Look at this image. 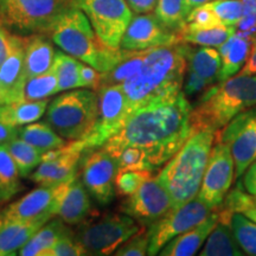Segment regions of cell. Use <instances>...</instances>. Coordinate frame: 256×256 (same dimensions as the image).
<instances>
[{"label": "cell", "instance_id": "6da1fadb", "mask_svg": "<svg viewBox=\"0 0 256 256\" xmlns=\"http://www.w3.org/2000/svg\"><path fill=\"white\" fill-rule=\"evenodd\" d=\"M192 106L183 90L136 108L119 133L104 144L110 154L126 146L142 150L153 170L165 165L194 132Z\"/></svg>", "mask_w": 256, "mask_h": 256}, {"label": "cell", "instance_id": "7a4b0ae2", "mask_svg": "<svg viewBox=\"0 0 256 256\" xmlns=\"http://www.w3.org/2000/svg\"><path fill=\"white\" fill-rule=\"evenodd\" d=\"M188 43L145 50L142 69L121 84L130 113L160 96L177 94L188 70Z\"/></svg>", "mask_w": 256, "mask_h": 256}, {"label": "cell", "instance_id": "3957f363", "mask_svg": "<svg viewBox=\"0 0 256 256\" xmlns=\"http://www.w3.org/2000/svg\"><path fill=\"white\" fill-rule=\"evenodd\" d=\"M256 108V75L240 72L226 81L211 84L203 92L191 121L194 132L216 130L228 124L236 115Z\"/></svg>", "mask_w": 256, "mask_h": 256}, {"label": "cell", "instance_id": "277c9868", "mask_svg": "<svg viewBox=\"0 0 256 256\" xmlns=\"http://www.w3.org/2000/svg\"><path fill=\"white\" fill-rule=\"evenodd\" d=\"M60 50L100 72L110 70L121 62L128 50L110 49L98 40L90 22L81 8L74 6L57 18L48 32Z\"/></svg>", "mask_w": 256, "mask_h": 256}, {"label": "cell", "instance_id": "5b68a950", "mask_svg": "<svg viewBox=\"0 0 256 256\" xmlns=\"http://www.w3.org/2000/svg\"><path fill=\"white\" fill-rule=\"evenodd\" d=\"M214 142L215 133L209 130L194 133L156 177L171 196L174 208L197 197Z\"/></svg>", "mask_w": 256, "mask_h": 256}, {"label": "cell", "instance_id": "8992f818", "mask_svg": "<svg viewBox=\"0 0 256 256\" xmlns=\"http://www.w3.org/2000/svg\"><path fill=\"white\" fill-rule=\"evenodd\" d=\"M98 96L92 89L78 88L62 92L49 102L46 121L68 142L84 140L98 116Z\"/></svg>", "mask_w": 256, "mask_h": 256}, {"label": "cell", "instance_id": "52a82bcc", "mask_svg": "<svg viewBox=\"0 0 256 256\" xmlns=\"http://www.w3.org/2000/svg\"><path fill=\"white\" fill-rule=\"evenodd\" d=\"M76 0H0V23L19 36L46 34Z\"/></svg>", "mask_w": 256, "mask_h": 256}, {"label": "cell", "instance_id": "ba28073f", "mask_svg": "<svg viewBox=\"0 0 256 256\" xmlns=\"http://www.w3.org/2000/svg\"><path fill=\"white\" fill-rule=\"evenodd\" d=\"M142 226L126 214H110L98 220L82 223L76 238L88 255H110Z\"/></svg>", "mask_w": 256, "mask_h": 256}, {"label": "cell", "instance_id": "9c48e42d", "mask_svg": "<svg viewBox=\"0 0 256 256\" xmlns=\"http://www.w3.org/2000/svg\"><path fill=\"white\" fill-rule=\"evenodd\" d=\"M90 22L98 40L110 49H120L121 40L133 12L126 0H76Z\"/></svg>", "mask_w": 256, "mask_h": 256}, {"label": "cell", "instance_id": "30bf717a", "mask_svg": "<svg viewBox=\"0 0 256 256\" xmlns=\"http://www.w3.org/2000/svg\"><path fill=\"white\" fill-rule=\"evenodd\" d=\"M98 116L92 132L83 142L88 150L100 148L119 133L130 116L126 94L121 84L102 86L98 90Z\"/></svg>", "mask_w": 256, "mask_h": 256}, {"label": "cell", "instance_id": "8fae6325", "mask_svg": "<svg viewBox=\"0 0 256 256\" xmlns=\"http://www.w3.org/2000/svg\"><path fill=\"white\" fill-rule=\"evenodd\" d=\"M215 142L229 147L235 162V179L241 178L256 162V108L236 115L228 124L215 132Z\"/></svg>", "mask_w": 256, "mask_h": 256}, {"label": "cell", "instance_id": "7c38bea8", "mask_svg": "<svg viewBox=\"0 0 256 256\" xmlns=\"http://www.w3.org/2000/svg\"><path fill=\"white\" fill-rule=\"evenodd\" d=\"M209 206L196 197L178 208H172L162 218L150 224V246L147 255H158L166 243L194 226L200 224L212 212Z\"/></svg>", "mask_w": 256, "mask_h": 256}, {"label": "cell", "instance_id": "4fadbf2b", "mask_svg": "<svg viewBox=\"0 0 256 256\" xmlns=\"http://www.w3.org/2000/svg\"><path fill=\"white\" fill-rule=\"evenodd\" d=\"M234 179L235 162L229 147L220 142H214L197 197L211 210H216L223 203Z\"/></svg>", "mask_w": 256, "mask_h": 256}, {"label": "cell", "instance_id": "5bb4252c", "mask_svg": "<svg viewBox=\"0 0 256 256\" xmlns=\"http://www.w3.org/2000/svg\"><path fill=\"white\" fill-rule=\"evenodd\" d=\"M86 158L80 160L81 180L92 198L102 206H108L115 198V177L118 162L104 147L88 150Z\"/></svg>", "mask_w": 256, "mask_h": 256}, {"label": "cell", "instance_id": "9a60e30c", "mask_svg": "<svg viewBox=\"0 0 256 256\" xmlns=\"http://www.w3.org/2000/svg\"><path fill=\"white\" fill-rule=\"evenodd\" d=\"M172 208L174 202L168 192L158 179L151 177L121 203L120 211L147 226L162 218Z\"/></svg>", "mask_w": 256, "mask_h": 256}, {"label": "cell", "instance_id": "2e32d148", "mask_svg": "<svg viewBox=\"0 0 256 256\" xmlns=\"http://www.w3.org/2000/svg\"><path fill=\"white\" fill-rule=\"evenodd\" d=\"M177 43H180L178 34L165 28L154 14H144L132 18L121 40L120 48L128 51H142Z\"/></svg>", "mask_w": 256, "mask_h": 256}, {"label": "cell", "instance_id": "e0dca14e", "mask_svg": "<svg viewBox=\"0 0 256 256\" xmlns=\"http://www.w3.org/2000/svg\"><path fill=\"white\" fill-rule=\"evenodd\" d=\"M92 208V196L81 179L75 177L55 186L51 212L68 226L82 224L90 215Z\"/></svg>", "mask_w": 256, "mask_h": 256}, {"label": "cell", "instance_id": "ac0fdd59", "mask_svg": "<svg viewBox=\"0 0 256 256\" xmlns=\"http://www.w3.org/2000/svg\"><path fill=\"white\" fill-rule=\"evenodd\" d=\"M87 147L83 140L69 142L60 156L42 162L30 174V179L40 186H56L78 177L80 160Z\"/></svg>", "mask_w": 256, "mask_h": 256}, {"label": "cell", "instance_id": "d6986e66", "mask_svg": "<svg viewBox=\"0 0 256 256\" xmlns=\"http://www.w3.org/2000/svg\"><path fill=\"white\" fill-rule=\"evenodd\" d=\"M26 37L12 34V46L4 62L0 64V89L2 104L24 100L23 92L26 82L24 66Z\"/></svg>", "mask_w": 256, "mask_h": 256}, {"label": "cell", "instance_id": "ffe728a7", "mask_svg": "<svg viewBox=\"0 0 256 256\" xmlns=\"http://www.w3.org/2000/svg\"><path fill=\"white\" fill-rule=\"evenodd\" d=\"M55 186H40L18 200L0 210V218L8 220H31L46 215H52ZM55 217V216H54Z\"/></svg>", "mask_w": 256, "mask_h": 256}, {"label": "cell", "instance_id": "44dd1931", "mask_svg": "<svg viewBox=\"0 0 256 256\" xmlns=\"http://www.w3.org/2000/svg\"><path fill=\"white\" fill-rule=\"evenodd\" d=\"M218 223V211L214 210L206 220L194 226L188 232L176 236L160 249L162 256H192L196 255L202 246L206 241L208 236Z\"/></svg>", "mask_w": 256, "mask_h": 256}, {"label": "cell", "instance_id": "7402d4cb", "mask_svg": "<svg viewBox=\"0 0 256 256\" xmlns=\"http://www.w3.org/2000/svg\"><path fill=\"white\" fill-rule=\"evenodd\" d=\"M52 217L46 215L31 220L0 218V256L17 255L19 249Z\"/></svg>", "mask_w": 256, "mask_h": 256}, {"label": "cell", "instance_id": "603a6c76", "mask_svg": "<svg viewBox=\"0 0 256 256\" xmlns=\"http://www.w3.org/2000/svg\"><path fill=\"white\" fill-rule=\"evenodd\" d=\"M25 37L24 66L25 76L28 80L46 72L52 66L56 50L49 34H34Z\"/></svg>", "mask_w": 256, "mask_h": 256}, {"label": "cell", "instance_id": "cb8c5ba5", "mask_svg": "<svg viewBox=\"0 0 256 256\" xmlns=\"http://www.w3.org/2000/svg\"><path fill=\"white\" fill-rule=\"evenodd\" d=\"M252 44V38L242 36L236 32L223 44H220L218 52L222 60V66H220V81H226L241 72L250 54Z\"/></svg>", "mask_w": 256, "mask_h": 256}, {"label": "cell", "instance_id": "d4e9b609", "mask_svg": "<svg viewBox=\"0 0 256 256\" xmlns=\"http://www.w3.org/2000/svg\"><path fill=\"white\" fill-rule=\"evenodd\" d=\"M68 224L60 217L51 218L34 234L28 241L18 250L20 256H48L51 248L62 238L64 234L70 232Z\"/></svg>", "mask_w": 256, "mask_h": 256}, {"label": "cell", "instance_id": "484cf974", "mask_svg": "<svg viewBox=\"0 0 256 256\" xmlns=\"http://www.w3.org/2000/svg\"><path fill=\"white\" fill-rule=\"evenodd\" d=\"M188 68L197 74L208 84H215L220 81L222 60L218 50L211 46H200L194 49L188 46Z\"/></svg>", "mask_w": 256, "mask_h": 256}, {"label": "cell", "instance_id": "4316f807", "mask_svg": "<svg viewBox=\"0 0 256 256\" xmlns=\"http://www.w3.org/2000/svg\"><path fill=\"white\" fill-rule=\"evenodd\" d=\"M49 100L38 101H16L10 104H0V121L14 127H22L25 124L38 121L46 114Z\"/></svg>", "mask_w": 256, "mask_h": 256}, {"label": "cell", "instance_id": "83f0119b", "mask_svg": "<svg viewBox=\"0 0 256 256\" xmlns=\"http://www.w3.org/2000/svg\"><path fill=\"white\" fill-rule=\"evenodd\" d=\"M200 256H242L246 255L234 235L232 222L220 220L208 236Z\"/></svg>", "mask_w": 256, "mask_h": 256}, {"label": "cell", "instance_id": "f1b7e54d", "mask_svg": "<svg viewBox=\"0 0 256 256\" xmlns=\"http://www.w3.org/2000/svg\"><path fill=\"white\" fill-rule=\"evenodd\" d=\"M18 136L43 153L68 144L46 121H34L19 127Z\"/></svg>", "mask_w": 256, "mask_h": 256}, {"label": "cell", "instance_id": "f546056e", "mask_svg": "<svg viewBox=\"0 0 256 256\" xmlns=\"http://www.w3.org/2000/svg\"><path fill=\"white\" fill-rule=\"evenodd\" d=\"M23 188L17 166L2 144L0 145V204L11 200Z\"/></svg>", "mask_w": 256, "mask_h": 256}, {"label": "cell", "instance_id": "4dcf8cb0", "mask_svg": "<svg viewBox=\"0 0 256 256\" xmlns=\"http://www.w3.org/2000/svg\"><path fill=\"white\" fill-rule=\"evenodd\" d=\"M8 148L16 166H17L20 178H28L37 166L42 162L43 152L24 142L20 138H16L11 142L4 144Z\"/></svg>", "mask_w": 256, "mask_h": 256}, {"label": "cell", "instance_id": "1f68e13d", "mask_svg": "<svg viewBox=\"0 0 256 256\" xmlns=\"http://www.w3.org/2000/svg\"><path fill=\"white\" fill-rule=\"evenodd\" d=\"M235 32V26H228V25H218L210 28H188L185 26L179 32V37L183 43L218 48Z\"/></svg>", "mask_w": 256, "mask_h": 256}, {"label": "cell", "instance_id": "d6a6232c", "mask_svg": "<svg viewBox=\"0 0 256 256\" xmlns=\"http://www.w3.org/2000/svg\"><path fill=\"white\" fill-rule=\"evenodd\" d=\"M81 63V60L72 55H68L62 50L56 51L52 68L57 76V83H58L57 90L58 92L81 88V82H80Z\"/></svg>", "mask_w": 256, "mask_h": 256}, {"label": "cell", "instance_id": "836d02e7", "mask_svg": "<svg viewBox=\"0 0 256 256\" xmlns=\"http://www.w3.org/2000/svg\"><path fill=\"white\" fill-rule=\"evenodd\" d=\"M144 58H145V50L128 51L126 57L121 62L108 72H102V86L122 84L142 69Z\"/></svg>", "mask_w": 256, "mask_h": 256}, {"label": "cell", "instance_id": "e575fe53", "mask_svg": "<svg viewBox=\"0 0 256 256\" xmlns=\"http://www.w3.org/2000/svg\"><path fill=\"white\" fill-rule=\"evenodd\" d=\"M154 16L165 28L178 34L186 25L183 0H158Z\"/></svg>", "mask_w": 256, "mask_h": 256}, {"label": "cell", "instance_id": "d590c367", "mask_svg": "<svg viewBox=\"0 0 256 256\" xmlns=\"http://www.w3.org/2000/svg\"><path fill=\"white\" fill-rule=\"evenodd\" d=\"M57 76L52 66L46 72L26 80L24 86L23 98L28 101H38L49 98L58 92Z\"/></svg>", "mask_w": 256, "mask_h": 256}, {"label": "cell", "instance_id": "8d00e7d4", "mask_svg": "<svg viewBox=\"0 0 256 256\" xmlns=\"http://www.w3.org/2000/svg\"><path fill=\"white\" fill-rule=\"evenodd\" d=\"M232 229L244 254L256 256V222L236 212L232 216Z\"/></svg>", "mask_w": 256, "mask_h": 256}, {"label": "cell", "instance_id": "74e56055", "mask_svg": "<svg viewBox=\"0 0 256 256\" xmlns=\"http://www.w3.org/2000/svg\"><path fill=\"white\" fill-rule=\"evenodd\" d=\"M152 171L148 170H119L115 177V191L120 196H130L148 180Z\"/></svg>", "mask_w": 256, "mask_h": 256}, {"label": "cell", "instance_id": "f35d334b", "mask_svg": "<svg viewBox=\"0 0 256 256\" xmlns=\"http://www.w3.org/2000/svg\"><path fill=\"white\" fill-rule=\"evenodd\" d=\"M206 5L212 10L220 23L228 26H235L243 14L242 0H211Z\"/></svg>", "mask_w": 256, "mask_h": 256}, {"label": "cell", "instance_id": "ab89813d", "mask_svg": "<svg viewBox=\"0 0 256 256\" xmlns=\"http://www.w3.org/2000/svg\"><path fill=\"white\" fill-rule=\"evenodd\" d=\"M112 156L116 159L119 170H148V171H152L145 152L138 147L126 146Z\"/></svg>", "mask_w": 256, "mask_h": 256}, {"label": "cell", "instance_id": "60d3db41", "mask_svg": "<svg viewBox=\"0 0 256 256\" xmlns=\"http://www.w3.org/2000/svg\"><path fill=\"white\" fill-rule=\"evenodd\" d=\"M252 208H254L252 194H247V192L244 191V186H242L241 183H238V186L234 188L232 191L226 194L218 209L229 214V215H234L236 212L243 214Z\"/></svg>", "mask_w": 256, "mask_h": 256}, {"label": "cell", "instance_id": "b9f144b4", "mask_svg": "<svg viewBox=\"0 0 256 256\" xmlns=\"http://www.w3.org/2000/svg\"><path fill=\"white\" fill-rule=\"evenodd\" d=\"M150 235L146 226H142V229L132 238H130L126 242L122 243L114 255L116 256H145L148 252Z\"/></svg>", "mask_w": 256, "mask_h": 256}, {"label": "cell", "instance_id": "7bdbcfd3", "mask_svg": "<svg viewBox=\"0 0 256 256\" xmlns=\"http://www.w3.org/2000/svg\"><path fill=\"white\" fill-rule=\"evenodd\" d=\"M223 25L218 17L214 14L206 4L194 8L186 17V25L188 28H210Z\"/></svg>", "mask_w": 256, "mask_h": 256}, {"label": "cell", "instance_id": "ee69618b", "mask_svg": "<svg viewBox=\"0 0 256 256\" xmlns=\"http://www.w3.org/2000/svg\"><path fill=\"white\" fill-rule=\"evenodd\" d=\"M88 255L87 250L78 241L72 230L60 238L56 244L51 248L48 256H82Z\"/></svg>", "mask_w": 256, "mask_h": 256}, {"label": "cell", "instance_id": "f6af8a7d", "mask_svg": "<svg viewBox=\"0 0 256 256\" xmlns=\"http://www.w3.org/2000/svg\"><path fill=\"white\" fill-rule=\"evenodd\" d=\"M80 82L81 88L98 92L102 86V72L82 62L80 66Z\"/></svg>", "mask_w": 256, "mask_h": 256}, {"label": "cell", "instance_id": "bcb514c9", "mask_svg": "<svg viewBox=\"0 0 256 256\" xmlns=\"http://www.w3.org/2000/svg\"><path fill=\"white\" fill-rule=\"evenodd\" d=\"M184 92L188 96H196L200 94H203L208 88L210 87L208 83L204 81L203 78H200L196 72H192L191 69L188 70L186 80L184 78Z\"/></svg>", "mask_w": 256, "mask_h": 256}, {"label": "cell", "instance_id": "7dc6e473", "mask_svg": "<svg viewBox=\"0 0 256 256\" xmlns=\"http://www.w3.org/2000/svg\"><path fill=\"white\" fill-rule=\"evenodd\" d=\"M158 0H126L127 5L132 10L133 14H144L154 11Z\"/></svg>", "mask_w": 256, "mask_h": 256}, {"label": "cell", "instance_id": "c3c4849f", "mask_svg": "<svg viewBox=\"0 0 256 256\" xmlns=\"http://www.w3.org/2000/svg\"><path fill=\"white\" fill-rule=\"evenodd\" d=\"M12 32L0 23V64L4 62L12 46Z\"/></svg>", "mask_w": 256, "mask_h": 256}, {"label": "cell", "instance_id": "681fc988", "mask_svg": "<svg viewBox=\"0 0 256 256\" xmlns=\"http://www.w3.org/2000/svg\"><path fill=\"white\" fill-rule=\"evenodd\" d=\"M243 186L248 194L256 196V162H252L243 174Z\"/></svg>", "mask_w": 256, "mask_h": 256}, {"label": "cell", "instance_id": "f907efd6", "mask_svg": "<svg viewBox=\"0 0 256 256\" xmlns=\"http://www.w3.org/2000/svg\"><path fill=\"white\" fill-rule=\"evenodd\" d=\"M18 127L11 126V124L0 121V145L11 142V140L18 138Z\"/></svg>", "mask_w": 256, "mask_h": 256}, {"label": "cell", "instance_id": "816d5d0a", "mask_svg": "<svg viewBox=\"0 0 256 256\" xmlns=\"http://www.w3.org/2000/svg\"><path fill=\"white\" fill-rule=\"evenodd\" d=\"M240 72L246 74V75H256V37L252 40L250 54H249L247 62L244 63Z\"/></svg>", "mask_w": 256, "mask_h": 256}, {"label": "cell", "instance_id": "f5cc1de1", "mask_svg": "<svg viewBox=\"0 0 256 256\" xmlns=\"http://www.w3.org/2000/svg\"><path fill=\"white\" fill-rule=\"evenodd\" d=\"M184 2V11H185V14H190V12L194 10V8H197V6H200V5H204L206 4V2H211V0H183Z\"/></svg>", "mask_w": 256, "mask_h": 256}, {"label": "cell", "instance_id": "db71d44e", "mask_svg": "<svg viewBox=\"0 0 256 256\" xmlns=\"http://www.w3.org/2000/svg\"><path fill=\"white\" fill-rule=\"evenodd\" d=\"M243 215L247 216L248 218H250L254 220V222H256V206L252 208V209H248L247 211H244V212H243Z\"/></svg>", "mask_w": 256, "mask_h": 256}, {"label": "cell", "instance_id": "11a10c76", "mask_svg": "<svg viewBox=\"0 0 256 256\" xmlns=\"http://www.w3.org/2000/svg\"><path fill=\"white\" fill-rule=\"evenodd\" d=\"M0 104H2V89H0Z\"/></svg>", "mask_w": 256, "mask_h": 256}, {"label": "cell", "instance_id": "9f6ffc18", "mask_svg": "<svg viewBox=\"0 0 256 256\" xmlns=\"http://www.w3.org/2000/svg\"><path fill=\"white\" fill-rule=\"evenodd\" d=\"M252 202H254V208L256 206V196H252Z\"/></svg>", "mask_w": 256, "mask_h": 256}]
</instances>
